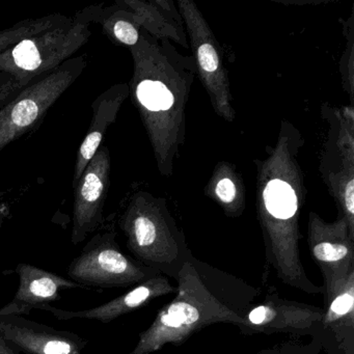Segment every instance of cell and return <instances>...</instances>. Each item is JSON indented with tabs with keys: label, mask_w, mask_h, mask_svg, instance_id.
<instances>
[{
	"label": "cell",
	"mask_w": 354,
	"mask_h": 354,
	"mask_svg": "<svg viewBox=\"0 0 354 354\" xmlns=\"http://www.w3.org/2000/svg\"><path fill=\"white\" fill-rule=\"evenodd\" d=\"M322 316L323 310L316 306L272 297L252 308L239 327L245 333L250 330V333L304 331L321 323Z\"/></svg>",
	"instance_id": "5bb4252c"
},
{
	"label": "cell",
	"mask_w": 354,
	"mask_h": 354,
	"mask_svg": "<svg viewBox=\"0 0 354 354\" xmlns=\"http://www.w3.org/2000/svg\"><path fill=\"white\" fill-rule=\"evenodd\" d=\"M176 279L175 298L140 333L138 345L129 354H151L167 344L181 345L196 331L214 323L243 324L244 316L211 293L192 262L183 263Z\"/></svg>",
	"instance_id": "3957f363"
},
{
	"label": "cell",
	"mask_w": 354,
	"mask_h": 354,
	"mask_svg": "<svg viewBox=\"0 0 354 354\" xmlns=\"http://www.w3.org/2000/svg\"><path fill=\"white\" fill-rule=\"evenodd\" d=\"M308 248L321 272L345 273L354 269V232L343 216L325 223L316 213L308 215Z\"/></svg>",
	"instance_id": "8fae6325"
},
{
	"label": "cell",
	"mask_w": 354,
	"mask_h": 354,
	"mask_svg": "<svg viewBox=\"0 0 354 354\" xmlns=\"http://www.w3.org/2000/svg\"><path fill=\"white\" fill-rule=\"evenodd\" d=\"M0 354H20L19 350L0 333Z\"/></svg>",
	"instance_id": "603a6c76"
},
{
	"label": "cell",
	"mask_w": 354,
	"mask_h": 354,
	"mask_svg": "<svg viewBox=\"0 0 354 354\" xmlns=\"http://www.w3.org/2000/svg\"><path fill=\"white\" fill-rule=\"evenodd\" d=\"M103 34L118 45L131 47L138 44L142 28L136 22L133 12L125 5L124 0H117L113 6L102 8L98 24Z\"/></svg>",
	"instance_id": "d6986e66"
},
{
	"label": "cell",
	"mask_w": 354,
	"mask_h": 354,
	"mask_svg": "<svg viewBox=\"0 0 354 354\" xmlns=\"http://www.w3.org/2000/svg\"><path fill=\"white\" fill-rule=\"evenodd\" d=\"M169 42L140 32L138 44L130 48L134 70L128 84L163 176L173 173L183 142L184 111L196 74L194 59L178 55Z\"/></svg>",
	"instance_id": "6da1fadb"
},
{
	"label": "cell",
	"mask_w": 354,
	"mask_h": 354,
	"mask_svg": "<svg viewBox=\"0 0 354 354\" xmlns=\"http://www.w3.org/2000/svg\"><path fill=\"white\" fill-rule=\"evenodd\" d=\"M101 5L88 6L67 21L12 46L0 55V73L11 75L19 90L63 65L92 37L91 26L98 24Z\"/></svg>",
	"instance_id": "277c9868"
},
{
	"label": "cell",
	"mask_w": 354,
	"mask_h": 354,
	"mask_svg": "<svg viewBox=\"0 0 354 354\" xmlns=\"http://www.w3.org/2000/svg\"><path fill=\"white\" fill-rule=\"evenodd\" d=\"M178 3L194 53L196 73L208 92L217 115L225 121L233 122L235 119V111L232 105L233 98L216 39L194 3L180 0Z\"/></svg>",
	"instance_id": "ba28073f"
},
{
	"label": "cell",
	"mask_w": 354,
	"mask_h": 354,
	"mask_svg": "<svg viewBox=\"0 0 354 354\" xmlns=\"http://www.w3.org/2000/svg\"><path fill=\"white\" fill-rule=\"evenodd\" d=\"M3 223H5V219H3V215L0 214V231H1V227H3Z\"/></svg>",
	"instance_id": "cb8c5ba5"
},
{
	"label": "cell",
	"mask_w": 354,
	"mask_h": 354,
	"mask_svg": "<svg viewBox=\"0 0 354 354\" xmlns=\"http://www.w3.org/2000/svg\"><path fill=\"white\" fill-rule=\"evenodd\" d=\"M339 122L337 142L341 149V169L327 177L329 190L337 201L342 216L347 221L350 230L354 232V140L353 113L347 115V109L343 113H337Z\"/></svg>",
	"instance_id": "e0dca14e"
},
{
	"label": "cell",
	"mask_w": 354,
	"mask_h": 354,
	"mask_svg": "<svg viewBox=\"0 0 354 354\" xmlns=\"http://www.w3.org/2000/svg\"><path fill=\"white\" fill-rule=\"evenodd\" d=\"M14 271L19 277V286L13 299L0 308V315L28 316L35 308L42 310L57 301L64 290L84 288L72 279L26 263L18 264Z\"/></svg>",
	"instance_id": "7c38bea8"
},
{
	"label": "cell",
	"mask_w": 354,
	"mask_h": 354,
	"mask_svg": "<svg viewBox=\"0 0 354 354\" xmlns=\"http://www.w3.org/2000/svg\"><path fill=\"white\" fill-rule=\"evenodd\" d=\"M115 236V231L99 232L93 236L70 263L67 269L69 279L86 289L127 288L158 273L124 254Z\"/></svg>",
	"instance_id": "52a82bcc"
},
{
	"label": "cell",
	"mask_w": 354,
	"mask_h": 354,
	"mask_svg": "<svg viewBox=\"0 0 354 354\" xmlns=\"http://www.w3.org/2000/svg\"><path fill=\"white\" fill-rule=\"evenodd\" d=\"M128 97L129 86L127 84H117L95 99L92 104V122L76 154L72 181L73 187L82 177L86 165L102 146L107 129L111 124L115 123L118 113Z\"/></svg>",
	"instance_id": "9a60e30c"
},
{
	"label": "cell",
	"mask_w": 354,
	"mask_h": 354,
	"mask_svg": "<svg viewBox=\"0 0 354 354\" xmlns=\"http://www.w3.org/2000/svg\"><path fill=\"white\" fill-rule=\"evenodd\" d=\"M15 80L9 74L0 73V105L7 102L12 97L19 92Z\"/></svg>",
	"instance_id": "7402d4cb"
},
{
	"label": "cell",
	"mask_w": 354,
	"mask_h": 354,
	"mask_svg": "<svg viewBox=\"0 0 354 354\" xmlns=\"http://www.w3.org/2000/svg\"><path fill=\"white\" fill-rule=\"evenodd\" d=\"M111 153L106 147L101 146L73 187L71 240L74 245L82 243L102 225L103 210L111 186Z\"/></svg>",
	"instance_id": "9c48e42d"
},
{
	"label": "cell",
	"mask_w": 354,
	"mask_h": 354,
	"mask_svg": "<svg viewBox=\"0 0 354 354\" xmlns=\"http://www.w3.org/2000/svg\"><path fill=\"white\" fill-rule=\"evenodd\" d=\"M322 275L325 308L321 324L342 341L354 327V269L345 273L322 272Z\"/></svg>",
	"instance_id": "2e32d148"
},
{
	"label": "cell",
	"mask_w": 354,
	"mask_h": 354,
	"mask_svg": "<svg viewBox=\"0 0 354 354\" xmlns=\"http://www.w3.org/2000/svg\"><path fill=\"white\" fill-rule=\"evenodd\" d=\"M86 64V55L73 57L0 105V151L42 123L51 107L82 75Z\"/></svg>",
	"instance_id": "8992f818"
},
{
	"label": "cell",
	"mask_w": 354,
	"mask_h": 354,
	"mask_svg": "<svg viewBox=\"0 0 354 354\" xmlns=\"http://www.w3.org/2000/svg\"><path fill=\"white\" fill-rule=\"evenodd\" d=\"M0 333L26 354H82L88 345L86 339L71 331L15 315H0Z\"/></svg>",
	"instance_id": "30bf717a"
},
{
	"label": "cell",
	"mask_w": 354,
	"mask_h": 354,
	"mask_svg": "<svg viewBox=\"0 0 354 354\" xmlns=\"http://www.w3.org/2000/svg\"><path fill=\"white\" fill-rule=\"evenodd\" d=\"M125 5L133 12L140 28L157 40H173L188 48L185 32L182 26L181 15L167 1L124 0Z\"/></svg>",
	"instance_id": "ac0fdd59"
},
{
	"label": "cell",
	"mask_w": 354,
	"mask_h": 354,
	"mask_svg": "<svg viewBox=\"0 0 354 354\" xmlns=\"http://www.w3.org/2000/svg\"><path fill=\"white\" fill-rule=\"evenodd\" d=\"M176 291L177 288L171 285L167 275L156 273L142 283L134 286L126 293L96 308L84 310H65L47 306L42 310L51 313L59 320L86 319L99 321L101 323H109L124 315L129 314L147 306L156 298L176 293Z\"/></svg>",
	"instance_id": "4fadbf2b"
},
{
	"label": "cell",
	"mask_w": 354,
	"mask_h": 354,
	"mask_svg": "<svg viewBox=\"0 0 354 354\" xmlns=\"http://www.w3.org/2000/svg\"><path fill=\"white\" fill-rule=\"evenodd\" d=\"M207 192L230 216H238L245 208V189L241 178L227 163L215 169Z\"/></svg>",
	"instance_id": "ffe728a7"
},
{
	"label": "cell",
	"mask_w": 354,
	"mask_h": 354,
	"mask_svg": "<svg viewBox=\"0 0 354 354\" xmlns=\"http://www.w3.org/2000/svg\"><path fill=\"white\" fill-rule=\"evenodd\" d=\"M69 19V16L63 14H51L38 18L22 20L14 26L0 30V55L11 48L24 39L41 34L45 30L55 28Z\"/></svg>",
	"instance_id": "44dd1931"
},
{
	"label": "cell",
	"mask_w": 354,
	"mask_h": 354,
	"mask_svg": "<svg viewBox=\"0 0 354 354\" xmlns=\"http://www.w3.org/2000/svg\"><path fill=\"white\" fill-rule=\"evenodd\" d=\"M119 225L138 263L177 279L183 265L182 241L162 201L145 192L134 194L120 216Z\"/></svg>",
	"instance_id": "5b68a950"
},
{
	"label": "cell",
	"mask_w": 354,
	"mask_h": 354,
	"mask_svg": "<svg viewBox=\"0 0 354 354\" xmlns=\"http://www.w3.org/2000/svg\"><path fill=\"white\" fill-rule=\"evenodd\" d=\"M296 138L281 133L258 175V214L269 261L277 277L310 294L322 293L306 277L299 257V216L304 176L296 159Z\"/></svg>",
	"instance_id": "7a4b0ae2"
}]
</instances>
